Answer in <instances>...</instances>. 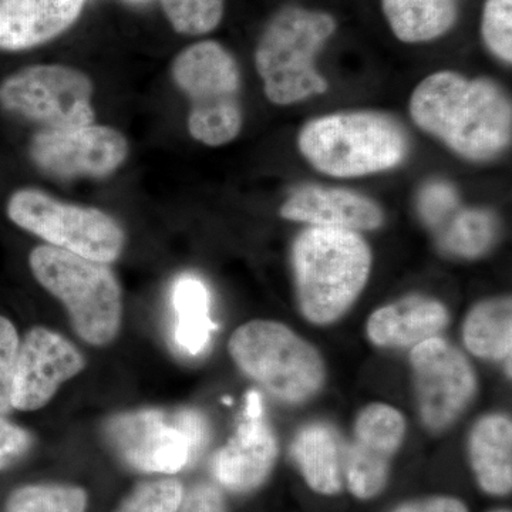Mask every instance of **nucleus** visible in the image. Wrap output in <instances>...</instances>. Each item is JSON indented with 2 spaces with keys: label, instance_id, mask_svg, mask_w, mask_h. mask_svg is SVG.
Wrapping results in <instances>:
<instances>
[{
  "label": "nucleus",
  "instance_id": "1",
  "mask_svg": "<svg viewBox=\"0 0 512 512\" xmlns=\"http://www.w3.org/2000/svg\"><path fill=\"white\" fill-rule=\"evenodd\" d=\"M410 116L421 130L468 160H490L511 144V101L491 80L431 74L414 89Z\"/></svg>",
  "mask_w": 512,
  "mask_h": 512
},
{
  "label": "nucleus",
  "instance_id": "2",
  "mask_svg": "<svg viewBox=\"0 0 512 512\" xmlns=\"http://www.w3.org/2000/svg\"><path fill=\"white\" fill-rule=\"evenodd\" d=\"M292 264L303 316L328 325L345 315L365 288L372 254L355 231L312 227L296 238Z\"/></svg>",
  "mask_w": 512,
  "mask_h": 512
},
{
  "label": "nucleus",
  "instance_id": "3",
  "mask_svg": "<svg viewBox=\"0 0 512 512\" xmlns=\"http://www.w3.org/2000/svg\"><path fill=\"white\" fill-rule=\"evenodd\" d=\"M298 144L316 170L339 178L392 170L409 151L406 130L392 117L373 111L329 114L309 121Z\"/></svg>",
  "mask_w": 512,
  "mask_h": 512
},
{
  "label": "nucleus",
  "instance_id": "4",
  "mask_svg": "<svg viewBox=\"0 0 512 512\" xmlns=\"http://www.w3.org/2000/svg\"><path fill=\"white\" fill-rule=\"evenodd\" d=\"M335 30L333 16L299 6L272 16L255 49L256 72L269 101L289 106L328 90L315 60Z\"/></svg>",
  "mask_w": 512,
  "mask_h": 512
},
{
  "label": "nucleus",
  "instance_id": "5",
  "mask_svg": "<svg viewBox=\"0 0 512 512\" xmlns=\"http://www.w3.org/2000/svg\"><path fill=\"white\" fill-rule=\"evenodd\" d=\"M29 265L36 281L66 306L80 338L94 346L116 338L123 301L109 266L50 245L33 249Z\"/></svg>",
  "mask_w": 512,
  "mask_h": 512
},
{
  "label": "nucleus",
  "instance_id": "6",
  "mask_svg": "<svg viewBox=\"0 0 512 512\" xmlns=\"http://www.w3.org/2000/svg\"><path fill=\"white\" fill-rule=\"evenodd\" d=\"M171 76L191 103L188 131L205 146L231 143L244 124L241 72L235 57L221 43L202 40L181 50Z\"/></svg>",
  "mask_w": 512,
  "mask_h": 512
},
{
  "label": "nucleus",
  "instance_id": "7",
  "mask_svg": "<svg viewBox=\"0 0 512 512\" xmlns=\"http://www.w3.org/2000/svg\"><path fill=\"white\" fill-rule=\"evenodd\" d=\"M228 348L239 369L282 402H305L325 382L322 357L282 323H245L235 330Z\"/></svg>",
  "mask_w": 512,
  "mask_h": 512
},
{
  "label": "nucleus",
  "instance_id": "8",
  "mask_svg": "<svg viewBox=\"0 0 512 512\" xmlns=\"http://www.w3.org/2000/svg\"><path fill=\"white\" fill-rule=\"evenodd\" d=\"M104 436L127 466L174 474L200 456L208 426L197 410L144 409L111 417L104 424Z\"/></svg>",
  "mask_w": 512,
  "mask_h": 512
},
{
  "label": "nucleus",
  "instance_id": "9",
  "mask_svg": "<svg viewBox=\"0 0 512 512\" xmlns=\"http://www.w3.org/2000/svg\"><path fill=\"white\" fill-rule=\"evenodd\" d=\"M9 220L50 247L109 265L120 258L126 232L99 208L57 200L37 188L13 192L6 205Z\"/></svg>",
  "mask_w": 512,
  "mask_h": 512
},
{
  "label": "nucleus",
  "instance_id": "10",
  "mask_svg": "<svg viewBox=\"0 0 512 512\" xmlns=\"http://www.w3.org/2000/svg\"><path fill=\"white\" fill-rule=\"evenodd\" d=\"M94 84L89 74L66 64L23 67L0 82V109L40 130L93 124Z\"/></svg>",
  "mask_w": 512,
  "mask_h": 512
},
{
  "label": "nucleus",
  "instance_id": "11",
  "mask_svg": "<svg viewBox=\"0 0 512 512\" xmlns=\"http://www.w3.org/2000/svg\"><path fill=\"white\" fill-rule=\"evenodd\" d=\"M130 147L121 131L109 126L39 130L30 141L33 164L57 180L104 178L126 163Z\"/></svg>",
  "mask_w": 512,
  "mask_h": 512
},
{
  "label": "nucleus",
  "instance_id": "12",
  "mask_svg": "<svg viewBox=\"0 0 512 512\" xmlns=\"http://www.w3.org/2000/svg\"><path fill=\"white\" fill-rule=\"evenodd\" d=\"M410 359L421 419L430 430H446L476 393L473 367L460 350L436 336L414 346Z\"/></svg>",
  "mask_w": 512,
  "mask_h": 512
},
{
  "label": "nucleus",
  "instance_id": "13",
  "mask_svg": "<svg viewBox=\"0 0 512 512\" xmlns=\"http://www.w3.org/2000/svg\"><path fill=\"white\" fill-rule=\"evenodd\" d=\"M84 369V359L69 340L45 328L30 329L20 342L12 386L13 409H42L60 384Z\"/></svg>",
  "mask_w": 512,
  "mask_h": 512
},
{
  "label": "nucleus",
  "instance_id": "14",
  "mask_svg": "<svg viewBox=\"0 0 512 512\" xmlns=\"http://www.w3.org/2000/svg\"><path fill=\"white\" fill-rule=\"evenodd\" d=\"M406 421L399 410L373 403L356 420L355 440L346 447L345 476L350 491L367 500L383 490L390 460L402 446Z\"/></svg>",
  "mask_w": 512,
  "mask_h": 512
},
{
  "label": "nucleus",
  "instance_id": "15",
  "mask_svg": "<svg viewBox=\"0 0 512 512\" xmlns=\"http://www.w3.org/2000/svg\"><path fill=\"white\" fill-rule=\"evenodd\" d=\"M86 0H0V50L46 45L82 16Z\"/></svg>",
  "mask_w": 512,
  "mask_h": 512
},
{
  "label": "nucleus",
  "instance_id": "16",
  "mask_svg": "<svg viewBox=\"0 0 512 512\" xmlns=\"http://www.w3.org/2000/svg\"><path fill=\"white\" fill-rule=\"evenodd\" d=\"M278 456V444L262 414H247L237 433L214 457V476L228 490L247 493L264 483Z\"/></svg>",
  "mask_w": 512,
  "mask_h": 512
},
{
  "label": "nucleus",
  "instance_id": "17",
  "mask_svg": "<svg viewBox=\"0 0 512 512\" xmlns=\"http://www.w3.org/2000/svg\"><path fill=\"white\" fill-rule=\"evenodd\" d=\"M285 220L306 222L313 227L370 231L383 224L376 202L342 188L306 185L289 195L282 205Z\"/></svg>",
  "mask_w": 512,
  "mask_h": 512
},
{
  "label": "nucleus",
  "instance_id": "18",
  "mask_svg": "<svg viewBox=\"0 0 512 512\" xmlns=\"http://www.w3.org/2000/svg\"><path fill=\"white\" fill-rule=\"evenodd\" d=\"M447 323L443 303L413 295L373 313L367 322V336L380 348H406L434 338Z\"/></svg>",
  "mask_w": 512,
  "mask_h": 512
},
{
  "label": "nucleus",
  "instance_id": "19",
  "mask_svg": "<svg viewBox=\"0 0 512 512\" xmlns=\"http://www.w3.org/2000/svg\"><path fill=\"white\" fill-rule=\"evenodd\" d=\"M345 454L342 436L328 423L303 427L292 444V456L306 483L320 494L333 495L342 490Z\"/></svg>",
  "mask_w": 512,
  "mask_h": 512
},
{
  "label": "nucleus",
  "instance_id": "20",
  "mask_svg": "<svg viewBox=\"0 0 512 512\" xmlns=\"http://www.w3.org/2000/svg\"><path fill=\"white\" fill-rule=\"evenodd\" d=\"M470 458L478 483L487 493L504 495L512 487V423L503 414H491L471 431Z\"/></svg>",
  "mask_w": 512,
  "mask_h": 512
},
{
  "label": "nucleus",
  "instance_id": "21",
  "mask_svg": "<svg viewBox=\"0 0 512 512\" xmlns=\"http://www.w3.org/2000/svg\"><path fill=\"white\" fill-rule=\"evenodd\" d=\"M174 340L191 356L201 355L210 343L217 325L211 319V296L198 276L185 274L175 281L173 293Z\"/></svg>",
  "mask_w": 512,
  "mask_h": 512
},
{
  "label": "nucleus",
  "instance_id": "22",
  "mask_svg": "<svg viewBox=\"0 0 512 512\" xmlns=\"http://www.w3.org/2000/svg\"><path fill=\"white\" fill-rule=\"evenodd\" d=\"M384 16L404 43H423L446 35L458 16V0H382Z\"/></svg>",
  "mask_w": 512,
  "mask_h": 512
},
{
  "label": "nucleus",
  "instance_id": "23",
  "mask_svg": "<svg viewBox=\"0 0 512 512\" xmlns=\"http://www.w3.org/2000/svg\"><path fill=\"white\" fill-rule=\"evenodd\" d=\"M463 336L473 355L488 360L511 357V298L490 299L474 306L464 322Z\"/></svg>",
  "mask_w": 512,
  "mask_h": 512
},
{
  "label": "nucleus",
  "instance_id": "24",
  "mask_svg": "<svg viewBox=\"0 0 512 512\" xmlns=\"http://www.w3.org/2000/svg\"><path fill=\"white\" fill-rule=\"evenodd\" d=\"M436 232L441 249L448 254L477 258L495 244L497 218L487 210L458 207Z\"/></svg>",
  "mask_w": 512,
  "mask_h": 512
},
{
  "label": "nucleus",
  "instance_id": "25",
  "mask_svg": "<svg viewBox=\"0 0 512 512\" xmlns=\"http://www.w3.org/2000/svg\"><path fill=\"white\" fill-rule=\"evenodd\" d=\"M86 493L72 485H28L10 495L6 512H84Z\"/></svg>",
  "mask_w": 512,
  "mask_h": 512
},
{
  "label": "nucleus",
  "instance_id": "26",
  "mask_svg": "<svg viewBox=\"0 0 512 512\" xmlns=\"http://www.w3.org/2000/svg\"><path fill=\"white\" fill-rule=\"evenodd\" d=\"M168 23L184 36H202L220 26L224 0H160Z\"/></svg>",
  "mask_w": 512,
  "mask_h": 512
},
{
  "label": "nucleus",
  "instance_id": "27",
  "mask_svg": "<svg viewBox=\"0 0 512 512\" xmlns=\"http://www.w3.org/2000/svg\"><path fill=\"white\" fill-rule=\"evenodd\" d=\"M485 45L503 62H512V0H487L481 20Z\"/></svg>",
  "mask_w": 512,
  "mask_h": 512
},
{
  "label": "nucleus",
  "instance_id": "28",
  "mask_svg": "<svg viewBox=\"0 0 512 512\" xmlns=\"http://www.w3.org/2000/svg\"><path fill=\"white\" fill-rule=\"evenodd\" d=\"M183 498V485L178 481H150L138 485L116 512H177Z\"/></svg>",
  "mask_w": 512,
  "mask_h": 512
},
{
  "label": "nucleus",
  "instance_id": "29",
  "mask_svg": "<svg viewBox=\"0 0 512 512\" xmlns=\"http://www.w3.org/2000/svg\"><path fill=\"white\" fill-rule=\"evenodd\" d=\"M458 207L460 201L457 191L446 181H431L421 188L417 197V208L421 218L434 231H439L441 225Z\"/></svg>",
  "mask_w": 512,
  "mask_h": 512
},
{
  "label": "nucleus",
  "instance_id": "30",
  "mask_svg": "<svg viewBox=\"0 0 512 512\" xmlns=\"http://www.w3.org/2000/svg\"><path fill=\"white\" fill-rule=\"evenodd\" d=\"M19 346L18 330L9 319L0 316V417L13 410L12 386Z\"/></svg>",
  "mask_w": 512,
  "mask_h": 512
},
{
  "label": "nucleus",
  "instance_id": "31",
  "mask_svg": "<svg viewBox=\"0 0 512 512\" xmlns=\"http://www.w3.org/2000/svg\"><path fill=\"white\" fill-rule=\"evenodd\" d=\"M32 437L25 429L0 417V470H5L28 453Z\"/></svg>",
  "mask_w": 512,
  "mask_h": 512
},
{
  "label": "nucleus",
  "instance_id": "32",
  "mask_svg": "<svg viewBox=\"0 0 512 512\" xmlns=\"http://www.w3.org/2000/svg\"><path fill=\"white\" fill-rule=\"evenodd\" d=\"M180 512H225L224 498L212 485L200 484L185 495Z\"/></svg>",
  "mask_w": 512,
  "mask_h": 512
},
{
  "label": "nucleus",
  "instance_id": "33",
  "mask_svg": "<svg viewBox=\"0 0 512 512\" xmlns=\"http://www.w3.org/2000/svg\"><path fill=\"white\" fill-rule=\"evenodd\" d=\"M393 512H468L460 500L450 497H434L400 505Z\"/></svg>",
  "mask_w": 512,
  "mask_h": 512
},
{
  "label": "nucleus",
  "instance_id": "34",
  "mask_svg": "<svg viewBox=\"0 0 512 512\" xmlns=\"http://www.w3.org/2000/svg\"><path fill=\"white\" fill-rule=\"evenodd\" d=\"M497 512H510V511H497Z\"/></svg>",
  "mask_w": 512,
  "mask_h": 512
}]
</instances>
